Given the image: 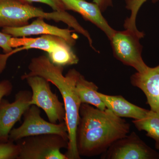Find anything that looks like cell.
Wrapping results in <instances>:
<instances>
[{"label": "cell", "mask_w": 159, "mask_h": 159, "mask_svg": "<svg viewBox=\"0 0 159 159\" xmlns=\"http://www.w3.org/2000/svg\"><path fill=\"white\" fill-rule=\"evenodd\" d=\"M79 115L76 139L80 157L102 155L130 131V125L125 119L107 108L102 110L83 103Z\"/></svg>", "instance_id": "6da1fadb"}, {"label": "cell", "mask_w": 159, "mask_h": 159, "mask_svg": "<svg viewBox=\"0 0 159 159\" xmlns=\"http://www.w3.org/2000/svg\"><path fill=\"white\" fill-rule=\"evenodd\" d=\"M28 68L29 73L21 77L22 80L30 76H40L54 84L63 99L65 109V122L68 132L69 143L66 155L68 159H80L76 145V131L79 122L81 102L76 90V84L80 73L71 69L64 75L62 66L55 65L48 57L42 55L32 58Z\"/></svg>", "instance_id": "7a4b0ae2"}, {"label": "cell", "mask_w": 159, "mask_h": 159, "mask_svg": "<svg viewBox=\"0 0 159 159\" xmlns=\"http://www.w3.org/2000/svg\"><path fill=\"white\" fill-rule=\"evenodd\" d=\"M42 17L62 22L92 41L88 31L83 28L74 16L65 11L46 12L41 8L20 0H0V28H16L29 25L31 19Z\"/></svg>", "instance_id": "3957f363"}, {"label": "cell", "mask_w": 159, "mask_h": 159, "mask_svg": "<svg viewBox=\"0 0 159 159\" xmlns=\"http://www.w3.org/2000/svg\"><path fill=\"white\" fill-rule=\"evenodd\" d=\"M20 148L17 159H68L61 149L67 148L69 140L56 134L26 137L16 142Z\"/></svg>", "instance_id": "277c9868"}, {"label": "cell", "mask_w": 159, "mask_h": 159, "mask_svg": "<svg viewBox=\"0 0 159 159\" xmlns=\"http://www.w3.org/2000/svg\"><path fill=\"white\" fill-rule=\"evenodd\" d=\"M144 35L139 30L125 29L123 31H116L110 39L114 57L139 73L144 72L148 67L142 59V47L140 43V39Z\"/></svg>", "instance_id": "5b68a950"}, {"label": "cell", "mask_w": 159, "mask_h": 159, "mask_svg": "<svg viewBox=\"0 0 159 159\" xmlns=\"http://www.w3.org/2000/svg\"><path fill=\"white\" fill-rule=\"evenodd\" d=\"M32 90L30 104L42 109L49 122L58 123L65 122L66 112L64 104L58 99L57 94L51 91L50 83L43 77L38 76L25 77Z\"/></svg>", "instance_id": "8992f818"}, {"label": "cell", "mask_w": 159, "mask_h": 159, "mask_svg": "<svg viewBox=\"0 0 159 159\" xmlns=\"http://www.w3.org/2000/svg\"><path fill=\"white\" fill-rule=\"evenodd\" d=\"M40 110L31 105L24 115V121L19 127L13 128L9 135V141L16 142L26 137L56 134L69 140L68 132L65 122L53 123L46 121L40 116Z\"/></svg>", "instance_id": "52a82bcc"}, {"label": "cell", "mask_w": 159, "mask_h": 159, "mask_svg": "<svg viewBox=\"0 0 159 159\" xmlns=\"http://www.w3.org/2000/svg\"><path fill=\"white\" fill-rule=\"evenodd\" d=\"M102 159H159V153L133 132L116 141L104 153Z\"/></svg>", "instance_id": "ba28073f"}, {"label": "cell", "mask_w": 159, "mask_h": 159, "mask_svg": "<svg viewBox=\"0 0 159 159\" xmlns=\"http://www.w3.org/2000/svg\"><path fill=\"white\" fill-rule=\"evenodd\" d=\"M32 93L28 90L20 91L12 102L3 99L0 102V143L9 141V135L15 124L20 121L31 105Z\"/></svg>", "instance_id": "9c48e42d"}, {"label": "cell", "mask_w": 159, "mask_h": 159, "mask_svg": "<svg viewBox=\"0 0 159 159\" xmlns=\"http://www.w3.org/2000/svg\"><path fill=\"white\" fill-rule=\"evenodd\" d=\"M44 18L39 17L31 24L23 27L16 28L6 27L2 28V32L10 34L13 37H24L38 34H49L61 38L70 45L74 46L77 39V34L73 33L74 30L63 29L47 24Z\"/></svg>", "instance_id": "30bf717a"}, {"label": "cell", "mask_w": 159, "mask_h": 159, "mask_svg": "<svg viewBox=\"0 0 159 159\" xmlns=\"http://www.w3.org/2000/svg\"><path fill=\"white\" fill-rule=\"evenodd\" d=\"M131 84L144 93L151 110L159 113V65L130 77Z\"/></svg>", "instance_id": "8fae6325"}, {"label": "cell", "mask_w": 159, "mask_h": 159, "mask_svg": "<svg viewBox=\"0 0 159 159\" xmlns=\"http://www.w3.org/2000/svg\"><path fill=\"white\" fill-rule=\"evenodd\" d=\"M66 10H72L79 13L83 17L102 30L110 39L116 30L109 25L102 14V11L95 3L85 0H61Z\"/></svg>", "instance_id": "7c38bea8"}, {"label": "cell", "mask_w": 159, "mask_h": 159, "mask_svg": "<svg viewBox=\"0 0 159 159\" xmlns=\"http://www.w3.org/2000/svg\"><path fill=\"white\" fill-rule=\"evenodd\" d=\"M98 94L106 108L117 116L137 120L145 117L148 112L147 110L129 102L122 96H111L99 92Z\"/></svg>", "instance_id": "4fadbf2b"}, {"label": "cell", "mask_w": 159, "mask_h": 159, "mask_svg": "<svg viewBox=\"0 0 159 159\" xmlns=\"http://www.w3.org/2000/svg\"><path fill=\"white\" fill-rule=\"evenodd\" d=\"M65 41L58 36L44 34L39 37L34 38V40L28 44L13 49L8 54H0V74L6 68L8 58L15 53L32 49H39L48 53Z\"/></svg>", "instance_id": "5bb4252c"}, {"label": "cell", "mask_w": 159, "mask_h": 159, "mask_svg": "<svg viewBox=\"0 0 159 159\" xmlns=\"http://www.w3.org/2000/svg\"><path fill=\"white\" fill-rule=\"evenodd\" d=\"M98 87L96 84L85 79L80 73L76 84V90L81 103L93 106L99 109H107L104 102L98 95Z\"/></svg>", "instance_id": "9a60e30c"}, {"label": "cell", "mask_w": 159, "mask_h": 159, "mask_svg": "<svg viewBox=\"0 0 159 159\" xmlns=\"http://www.w3.org/2000/svg\"><path fill=\"white\" fill-rule=\"evenodd\" d=\"M132 122L138 130L145 131L146 136L154 140L156 148L159 150V113L148 110L145 117Z\"/></svg>", "instance_id": "2e32d148"}, {"label": "cell", "mask_w": 159, "mask_h": 159, "mask_svg": "<svg viewBox=\"0 0 159 159\" xmlns=\"http://www.w3.org/2000/svg\"><path fill=\"white\" fill-rule=\"evenodd\" d=\"M48 54L49 59L55 65L63 67L77 64L79 61L72 46L66 41Z\"/></svg>", "instance_id": "e0dca14e"}, {"label": "cell", "mask_w": 159, "mask_h": 159, "mask_svg": "<svg viewBox=\"0 0 159 159\" xmlns=\"http://www.w3.org/2000/svg\"><path fill=\"white\" fill-rule=\"evenodd\" d=\"M148 0H125V7L131 12L130 16L126 19L124 23V27L125 29H130L134 31H137L136 20L137 14L141 6ZM157 1V0H152Z\"/></svg>", "instance_id": "ac0fdd59"}, {"label": "cell", "mask_w": 159, "mask_h": 159, "mask_svg": "<svg viewBox=\"0 0 159 159\" xmlns=\"http://www.w3.org/2000/svg\"><path fill=\"white\" fill-rule=\"evenodd\" d=\"M21 45V39L0 31V48L4 54L10 53L13 48H19Z\"/></svg>", "instance_id": "d6986e66"}, {"label": "cell", "mask_w": 159, "mask_h": 159, "mask_svg": "<svg viewBox=\"0 0 159 159\" xmlns=\"http://www.w3.org/2000/svg\"><path fill=\"white\" fill-rule=\"evenodd\" d=\"M19 154V147L17 143L10 141L0 143V159H17Z\"/></svg>", "instance_id": "ffe728a7"}, {"label": "cell", "mask_w": 159, "mask_h": 159, "mask_svg": "<svg viewBox=\"0 0 159 159\" xmlns=\"http://www.w3.org/2000/svg\"><path fill=\"white\" fill-rule=\"evenodd\" d=\"M24 2H40L46 4L51 7L54 11H65V8L61 0H20Z\"/></svg>", "instance_id": "44dd1931"}, {"label": "cell", "mask_w": 159, "mask_h": 159, "mask_svg": "<svg viewBox=\"0 0 159 159\" xmlns=\"http://www.w3.org/2000/svg\"><path fill=\"white\" fill-rule=\"evenodd\" d=\"M13 86L8 80H4L0 82V102L3 97L10 95L12 92Z\"/></svg>", "instance_id": "7402d4cb"}, {"label": "cell", "mask_w": 159, "mask_h": 159, "mask_svg": "<svg viewBox=\"0 0 159 159\" xmlns=\"http://www.w3.org/2000/svg\"><path fill=\"white\" fill-rule=\"evenodd\" d=\"M93 2L98 5L102 12L113 5V0H93Z\"/></svg>", "instance_id": "603a6c76"}]
</instances>
